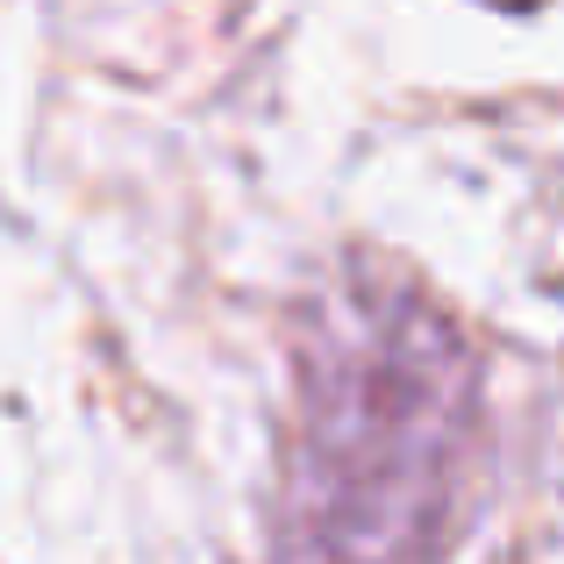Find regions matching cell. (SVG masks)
<instances>
[{"label": "cell", "instance_id": "cell-1", "mask_svg": "<svg viewBox=\"0 0 564 564\" xmlns=\"http://www.w3.org/2000/svg\"><path fill=\"white\" fill-rule=\"evenodd\" d=\"M372 344L365 365L350 336L322 350L329 386L315 393V451L293 494V564H422V543L443 529L451 429L471 408L465 350L443 322H422V344Z\"/></svg>", "mask_w": 564, "mask_h": 564}]
</instances>
